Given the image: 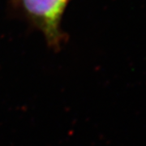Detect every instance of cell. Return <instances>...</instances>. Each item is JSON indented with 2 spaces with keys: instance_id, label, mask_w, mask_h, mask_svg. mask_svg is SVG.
<instances>
[{
  "instance_id": "6da1fadb",
  "label": "cell",
  "mask_w": 146,
  "mask_h": 146,
  "mask_svg": "<svg viewBox=\"0 0 146 146\" xmlns=\"http://www.w3.org/2000/svg\"><path fill=\"white\" fill-rule=\"evenodd\" d=\"M28 16L42 31L49 43L60 42V21L68 0H21Z\"/></svg>"
}]
</instances>
